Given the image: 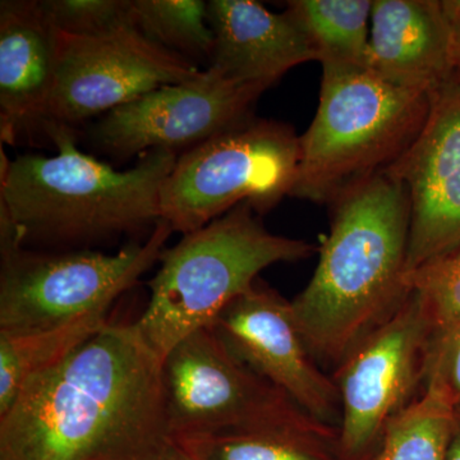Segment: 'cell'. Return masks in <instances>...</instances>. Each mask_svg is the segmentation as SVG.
<instances>
[{"label":"cell","mask_w":460,"mask_h":460,"mask_svg":"<svg viewBox=\"0 0 460 460\" xmlns=\"http://www.w3.org/2000/svg\"><path fill=\"white\" fill-rule=\"evenodd\" d=\"M163 359L137 323H105L26 381L0 416V460H146L171 440Z\"/></svg>","instance_id":"cell-1"},{"label":"cell","mask_w":460,"mask_h":460,"mask_svg":"<svg viewBox=\"0 0 460 460\" xmlns=\"http://www.w3.org/2000/svg\"><path fill=\"white\" fill-rule=\"evenodd\" d=\"M332 206L316 270L290 307L314 358L338 366L410 295L411 202L384 172Z\"/></svg>","instance_id":"cell-2"},{"label":"cell","mask_w":460,"mask_h":460,"mask_svg":"<svg viewBox=\"0 0 460 460\" xmlns=\"http://www.w3.org/2000/svg\"><path fill=\"white\" fill-rule=\"evenodd\" d=\"M45 136L54 156L22 155L2 165L0 229L21 246H80L153 230L160 190L178 154H144L118 171L84 154L69 127L50 124Z\"/></svg>","instance_id":"cell-3"},{"label":"cell","mask_w":460,"mask_h":460,"mask_svg":"<svg viewBox=\"0 0 460 460\" xmlns=\"http://www.w3.org/2000/svg\"><path fill=\"white\" fill-rule=\"evenodd\" d=\"M429 109V93L395 86L367 66L323 63L319 108L299 137L290 196L332 205L386 172L416 140Z\"/></svg>","instance_id":"cell-4"},{"label":"cell","mask_w":460,"mask_h":460,"mask_svg":"<svg viewBox=\"0 0 460 460\" xmlns=\"http://www.w3.org/2000/svg\"><path fill=\"white\" fill-rule=\"evenodd\" d=\"M251 205L241 204L163 251L150 280L146 310L136 321L164 359L181 339L208 328L224 308L278 262L308 259L317 250L302 239L269 232Z\"/></svg>","instance_id":"cell-5"},{"label":"cell","mask_w":460,"mask_h":460,"mask_svg":"<svg viewBox=\"0 0 460 460\" xmlns=\"http://www.w3.org/2000/svg\"><path fill=\"white\" fill-rule=\"evenodd\" d=\"M298 163L292 127L248 118L178 155L160 190V217L184 235L241 204L261 215L290 196Z\"/></svg>","instance_id":"cell-6"},{"label":"cell","mask_w":460,"mask_h":460,"mask_svg":"<svg viewBox=\"0 0 460 460\" xmlns=\"http://www.w3.org/2000/svg\"><path fill=\"white\" fill-rule=\"evenodd\" d=\"M172 232L160 220L144 243L111 255L91 250L40 252L0 229V332H38L108 313L159 261Z\"/></svg>","instance_id":"cell-7"},{"label":"cell","mask_w":460,"mask_h":460,"mask_svg":"<svg viewBox=\"0 0 460 460\" xmlns=\"http://www.w3.org/2000/svg\"><path fill=\"white\" fill-rule=\"evenodd\" d=\"M169 438L289 429L338 444L337 429L302 411L202 328L181 339L162 363Z\"/></svg>","instance_id":"cell-8"},{"label":"cell","mask_w":460,"mask_h":460,"mask_svg":"<svg viewBox=\"0 0 460 460\" xmlns=\"http://www.w3.org/2000/svg\"><path fill=\"white\" fill-rule=\"evenodd\" d=\"M431 334L410 290L395 313L339 363L332 380L341 399V460H371L387 423L416 399Z\"/></svg>","instance_id":"cell-9"},{"label":"cell","mask_w":460,"mask_h":460,"mask_svg":"<svg viewBox=\"0 0 460 460\" xmlns=\"http://www.w3.org/2000/svg\"><path fill=\"white\" fill-rule=\"evenodd\" d=\"M268 89L208 66L195 78L159 87L102 115L91 127L89 140L115 159L155 150L184 153L252 117L253 105Z\"/></svg>","instance_id":"cell-10"},{"label":"cell","mask_w":460,"mask_h":460,"mask_svg":"<svg viewBox=\"0 0 460 460\" xmlns=\"http://www.w3.org/2000/svg\"><path fill=\"white\" fill-rule=\"evenodd\" d=\"M201 72L195 62L148 40L136 27L95 38L57 31L56 80L48 127L60 124L72 128Z\"/></svg>","instance_id":"cell-11"},{"label":"cell","mask_w":460,"mask_h":460,"mask_svg":"<svg viewBox=\"0 0 460 460\" xmlns=\"http://www.w3.org/2000/svg\"><path fill=\"white\" fill-rule=\"evenodd\" d=\"M248 368L281 390L314 420L341 426V399L332 377L320 370L293 316L290 302L253 284L208 326Z\"/></svg>","instance_id":"cell-12"},{"label":"cell","mask_w":460,"mask_h":460,"mask_svg":"<svg viewBox=\"0 0 460 460\" xmlns=\"http://www.w3.org/2000/svg\"><path fill=\"white\" fill-rule=\"evenodd\" d=\"M411 202L407 272L460 246V72L429 93L420 135L386 171Z\"/></svg>","instance_id":"cell-13"},{"label":"cell","mask_w":460,"mask_h":460,"mask_svg":"<svg viewBox=\"0 0 460 460\" xmlns=\"http://www.w3.org/2000/svg\"><path fill=\"white\" fill-rule=\"evenodd\" d=\"M57 30L35 0L0 3V135L16 145L44 133L56 80Z\"/></svg>","instance_id":"cell-14"},{"label":"cell","mask_w":460,"mask_h":460,"mask_svg":"<svg viewBox=\"0 0 460 460\" xmlns=\"http://www.w3.org/2000/svg\"><path fill=\"white\" fill-rule=\"evenodd\" d=\"M366 66L387 83L429 93L456 72L443 2L375 0Z\"/></svg>","instance_id":"cell-15"},{"label":"cell","mask_w":460,"mask_h":460,"mask_svg":"<svg viewBox=\"0 0 460 460\" xmlns=\"http://www.w3.org/2000/svg\"><path fill=\"white\" fill-rule=\"evenodd\" d=\"M208 20L214 33L210 66L238 83L271 87L295 66L317 60L287 12L272 13L253 0H211Z\"/></svg>","instance_id":"cell-16"},{"label":"cell","mask_w":460,"mask_h":460,"mask_svg":"<svg viewBox=\"0 0 460 460\" xmlns=\"http://www.w3.org/2000/svg\"><path fill=\"white\" fill-rule=\"evenodd\" d=\"M107 323V313H96L57 328L0 332V416L29 378L65 359Z\"/></svg>","instance_id":"cell-17"},{"label":"cell","mask_w":460,"mask_h":460,"mask_svg":"<svg viewBox=\"0 0 460 460\" xmlns=\"http://www.w3.org/2000/svg\"><path fill=\"white\" fill-rule=\"evenodd\" d=\"M286 12L307 36L321 65L366 66L370 0H293L288 2Z\"/></svg>","instance_id":"cell-18"},{"label":"cell","mask_w":460,"mask_h":460,"mask_svg":"<svg viewBox=\"0 0 460 460\" xmlns=\"http://www.w3.org/2000/svg\"><path fill=\"white\" fill-rule=\"evenodd\" d=\"M196 460H341L338 444L289 429L175 438Z\"/></svg>","instance_id":"cell-19"},{"label":"cell","mask_w":460,"mask_h":460,"mask_svg":"<svg viewBox=\"0 0 460 460\" xmlns=\"http://www.w3.org/2000/svg\"><path fill=\"white\" fill-rule=\"evenodd\" d=\"M456 410L438 393L422 394L387 423L371 460H444Z\"/></svg>","instance_id":"cell-20"},{"label":"cell","mask_w":460,"mask_h":460,"mask_svg":"<svg viewBox=\"0 0 460 460\" xmlns=\"http://www.w3.org/2000/svg\"><path fill=\"white\" fill-rule=\"evenodd\" d=\"M131 9L133 25L148 40L190 60L210 59L214 33L208 20V2L131 0Z\"/></svg>","instance_id":"cell-21"},{"label":"cell","mask_w":460,"mask_h":460,"mask_svg":"<svg viewBox=\"0 0 460 460\" xmlns=\"http://www.w3.org/2000/svg\"><path fill=\"white\" fill-rule=\"evenodd\" d=\"M432 334L460 323V246L407 272Z\"/></svg>","instance_id":"cell-22"},{"label":"cell","mask_w":460,"mask_h":460,"mask_svg":"<svg viewBox=\"0 0 460 460\" xmlns=\"http://www.w3.org/2000/svg\"><path fill=\"white\" fill-rule=\"evenodd\" d=\"M45 17L58 32L95 38L133 25L131 0H41Z\"/></svg>","instance_id":"cell-23"},{"label":"cell","mask_w":460,"mask_h":460,"mask_svg":"<svg viewBox=\"0 0 460 460\" xmlns=\"http://www.w3.org/2000/svg\"><path fill=\"white\" fill-rule=\"evenodd\" d=\"M423 389L460 408V323L431 334L423 367Z\"/></svg>","instance_id":"cell-24"},{"label":"cell","mask_w":460,"mask_h":460,"mask_svg":"<svg viewBox=\"0 0 460 460\" xmlns=\"http://www.w3.org/2000/svg\"><path fill=\"white\" fill-rule=\"evenodd\" d=\"M443 8L452 36L454 65L460 72V0H444Z\"/></svg>","instance_id":"cell-25"},{"label":"cell","mask_w":460,"mask_h":460,"mask_svg":"<svg viewBox=\"0 0 460 460\" xmlns=\"http://www.w3.org/2000/svg\"><path fill=\"white\" fill-rule=\"evenodd\" d=\"M146 460H196L190 456L181 445L171 440L166 441L160 449H157L150 458Z\"/></svg>","instance_id":"cell-26"},{"label":"cell","mask_w":460,"mask_h":460,"mask_svg":"<svg viewBox=\"0 0 460 460\" xmlns=\"http://www.w3.org/2000/svg\"><path fill=\"white\" fill-rule=\"evenodd\" d=\"M444 460H460V408L454 414L452 432L447 441Z\"/></svg>","instance_id":"cell-27"}]
</instances>
